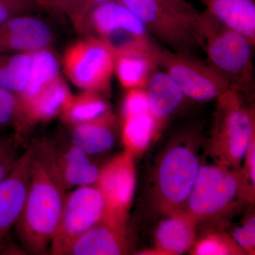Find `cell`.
Masks as SVG:
<instances>
[{
  "mask_svg": "<svg viewBox=\"0 0 255 255\" xmlns=\"http://www.w3.org/2000/svg\"><path fill=\"white\" fill-rule=\"evenodd\" d=\"M19 135H9L0 137V182L4 179L14 167L18 156Z\"/></svg>",
  "mask_w": 255,
  "mask_h": 255,
  "instance_id": "obj_27",
  "label": "cell"
},
{
  "mask_svg": "<svg viewBox=\"0 0 255 255\" xmlns=\"http://www.w3.org/2000/svg\"><path fill=\"white\" fill-rule=\"evenodd\" d=\"M157 66L162 67L186 97L198 102L217 99L231 87L229 82L210 65L193 55L157 46L153 52Z\"/></svg>",
  "mask_w": 255,
  "mask_h": 255,
  "instance_id": "obj_6",
  "label": "cell"
},
{
  "mask_svg": "<svg viewBox=\"0 0 255 255\" xmlns=\"http://www.w3.org/2000/svg\"><path fill=\"white\" fill-rule=\"evenodd\" d=\"M233 241L216 235H212L199 241L194 248V253L198 255H235L244 252ZM245 253V252H244Z\"/></svg>",
  "mask_w": 255,
  "mask_h": 255,
  "instance_id": "obj_26",
  "label": "cell"
},
{
  "mask_svg": "<svg viewBox=\"0 0 255 255\" xmlns=\"http://www.w3.org/2000/svg\"><path fill=\"white\" fill-rule=\"evenodd\" d=\"M112 0H78L77 1V9L73 22L75 26L80 29L84 19L90 11L97 6Z\"/></svg>",
  "mask_w": 255,
  "mask_h": 255,
  "instance_id": "obj_33",
  "label": "cell"
},
{
  "mask_svg": "<svg viewBox=\"0 0 255 255\" xmlns=\"http://www.w3.org/2000/svg\"><path fill=\"white\" fill-rule=\"evenodd\" d=\"M33 157L31 145L0 182V246L22 212L31 180Z\"/></svg>",
  "mask_w": 255,
  "mask_h": 255,
  "instance_id": "obj_13",
  "label": "cell"
},
{
  "mask_svg": "<svg viewBox=\"0 0 255 255\" xmlns=\"http://www.w3.org/2000/svg\"><path fill=\"white\" fill-rule=\"evenodd\" d=\"M249 189L241 170L217 163L201 165L190 194L179 212L196 223L214 219L248 196Z\"/></svg>",
  "mask_w": 255,
  "mask_h": 255,
  "instance_id": "obj_4",
  "label": "cell"
},
{
  "mask_svg": "<svg viewBox=\"0 0 255 255\" xmlns=\"http://www.w3.org/2000/svg\"><path fill=\"white\" fill-rule=\"evenodd\" d=\"M19 100L14 92L0 87V127L17 124Z\"/></svg>",
  "mask_w": 255,
  "mask_h": 255,
  "instance_id": "obj_28",
  "label": "cell"
},
{
  "mask_svg": "<svg viewBox=\"0 0 255 255\" xmlns=\"http://www.w3.org/2000/svg\"><path fill=\"white\" fill-rule=\"evenodd\" d=\"M31 70L27 86L17 95L20 102L32 100L45 87L60 78V64L51 50L45 48L32 52Z\"/></svg>",
  "mask_w": 255,
  "mask_h": 255,
  "instance_id": "obj_22",
  "label": "cell"
},
{
  "mask_svg": "<svg viewBox=\"0 0 255 255\" xmlns=\"http://www.w3.org/2000/svg\"><path fill=\"white\" fill-rule=\"evenodd\" d=\"M71 126L70 140L89 155L105 153L115 145V117L110 111L99 118Z\"/></svg>",
  "mask_w": 255,
  "mask_h": 255,
  "instance_id": "obj_18",
  "label": "cell"
},
{
  "mask_svg": "<svg viewBox=\"0 0 255 255\" xmlns=\"http://www.w3.org/2000/svg\"><path fill=\"white\" fill-rule=\"evenodd\" d=\"M245 169H241L242 173L250 189H255V142L252 141L244 159Z\"/></svg>",
  "mask_w": 255,
  "mask_h": 255,
  "instance_id": "obj_34",
  "label": "cell"
},
{
  "mask_svg": "<svg viewBox=\"0 0 255 255\" xmlns=\"http://www.w3.org/2000/svg\"><path fill=\"white\" fill-rule=\"evenodd\" d=\"M72 94L67 84L59 78L45 87L32 100L19 102V114L16 128L18 135L23 127L48 122L61 113Z\"/></svg>",
  "mask_w": 255,
  "mask_h": 255,
  "instance_id": "obj_16",
  "label": "cell"
},
{
  "mask_svg": "<svg viewBox=\"0 0 255 255\" xmlns=\"http://www.w3.org/2000/svg\"><path fill=\"white\" fill-rule=\"evenodd\" d=\"M31 1H35V2L38 3V4L41 5V6L46 7V6H45L44 1H43V0H31Z\"/></svg>",
  "mask_w": 255,
  "mask_h": 255,
  "instance_id": "obj_36",
  "label": "cell"
},
{
  "mask_svg": "<svg viewBox=\"0 0 255 255\" xmlns=\"http://www.w3.org/2000/svg\"><path fill=\"white\" fill-rule=\"evenodd\" d=\"M154 122L150 114L124 119L122 140L126 150L135 156L147 148L154 139Z\"/></svg>",
  "mask_w": 255,
  "mask_h": 255,
  "instance_id": "obj_25",
  "label": "cell"
},
{
  "mask_svg": "<svg viewBox=\"0 0 255 255\" xmlns=\"http://www.w3.org/2000/svg\"><path fill=\"white\" fill-rule=\"evenodd\" d=\"M133 155L127 150L100 169L95 185L105 204L104 219L126 223L135 190Z\"/></svg>",
  "mask_w": 255,
  "mask_h": 255,
  "instance_id": "obj_12",
  "label": "cell"
},
{
  "mask_svg": "<svg viewBox=\"0 0 255 255\" xmlns=\"http://www.w3.org/2000/svg\"><path fill=\"white\" fill-rule=\"evenodd\" d=\"M108 112V104L101 92L84 90L70 96L60 114L65 122L73 125L99 118Z\"/></svg>",
  "mask_w": 255,
  "mask_h": 255,
  "instance_id": "obj_23",
  "label": "cell"
},
{
  "mask_svg": "<svg viewBox=\"0 0 255 255\" xmlns=\"http://www.w3.org/2000/svg\"><path fill=\"white\" fill-rule=\"evenodd\" d=\"M150 114L154 122V139L184 102L185 95L165 72L155 71L147 88Z\"/></svg>",
  "mask_w": 255,
  "mask_h": 255,
  "instance_id": "obj_17",
  "label": "cell"
},
{
  "mask_svg": "<svg viewBox=\"0 0 255 255\" xmlns=\"http://www.w3.org/2000/svg\"><path fill=\"white\" fill-rule=\"evenodd\" d=\"M125 223L102 219L82 235L66 255H120L128 253Z\"/></svg>",
  "mask_w": 255,
  "mask_h": 255,
  "instance_id": "obj_15",
  "label": "cell"
},
{
  "mask_svg": "<svg viewBox=\"0 0 255 255\" xmlns=\"http://www.w3.org/2000/svg\"><path fill=\"white\" fill-rule=\"evenodd\" d=\"M148 113H150V109L146 89L128 90L122 106L123 118Z\"/></svg>",
  "mask_w": 255,
  "mask_h": 255,
  "instance_id": "obj_29",
  "label": "cell"
},
{
  "mask_svg": "<svg viewBox=\"0 0 255 255\" xmlns=\"http://www.w3.org/2000/svg\"><path fill=\"white\" fill-rule=\"evenodd\" d=\"M196 222L187 215L174 213L163 220L155 233L156 248L162 255H181L190 249L196 238Z\"/></svg>",
  "mask_w": 255,
  "mask_h": 255,
  "instance_id": "obj_20",
  "label": "cell"
},
{
  "mask_svg": "<svg viewBox=\"0 0 255 255\" xmlns=\"http://www.w3.org/2000/svg\"><path fill=\"white\" fill-rule=\"evenodd\" d=\"M80 29L90 30L113 50L152 51L156 46L142 21L117 0L106 2L90 11Z\"/></svg>",
  "mask_w": 255,
  "mask_h": 255,
  "instance_id": "obj_5",
  "label": "cell"
},
{
  "mask_svg": "<svg viewBox=\"0 0 255 255\" xmlns=\"http://www.w3.org/2000/svg\"><path fill=\"white\" fill-rule=\"evenodd\" d=\"M201 165L195 151L189 146L177 144L164 152L155 176L156 194L162 210L171 214L182 209Z\"/></svg>",
  "mask_w": 255,
  "mask_h": 255,
  "instance_id": "obj_7",
  "label": "cell"
},
{
  "mask_svg": "<svg viewBox=\"0 0 255 255\" xmlns=\"http://www.w3.org/2000/svg\"><path fill=\"white\" fill-rule=\"evenodd\" d=\"M220 22L241 33L255 46V0H200Z\"/></svg>",
  "mask_w": 255,
  "mask_h": 255,
  "instance_id": "obj_19",
  "label": "cell"
},
{
  "mask_svg": "<svg viewBox=\"0 0 255 255\" xmlns=\"http://www.w3.org/2000/svg\"><path fill=\"white\" fill-rule=\"evenodd\" d=\"M44 7L31 0H0V25L19 15L35 12Z\"/></svg>",
  "mask_w": 255,
  "mask_h": 255,
  "instance_id": "obj_31",
  "label": "cell"
},
{
  "mask_svg": "<svg viewBox=\"0 0 255 255\" xmlns=\"http://www.w3.org/2000/svg\"><path fill=\"white\" fill-rule=\"evenodd\" d=\"M153 51L125 50L116 53L114 70L124 88H147L149 79L157 67Z\"/></svg>",
  "mask_w": 255,
  "mask_h": 255,
  "instance_id": "obj_21",
  "label": "cell"
},
{
  "mask_svg": "<svg viewBox=\"0 0 255 255\" xmlns=\"http://www.w3.org/2000/svg\"><path fill=\"white\" fill-rule=\"evenodd\" d=\"M157 1L172 14L182 19L184 22L188 23L197 35L198 22H199L200 12L196 10L192 4L186 0H157Z\"/></svg>",
  "mask_w": 255,
  "mask_h": 255,
  "instance_id": "obj_30",
  "label": "cell"
},
{
  "mask_svg": "<svg viewBox=\"0 0 255 255\" xmlns=\"http://www.w3.org/2000/svg\"><path fill=\"white\" fill-rule=\"evenodd\" d=\"M65 191L33 153L27 196L15 225L28 253L43 255L50 248L59 224Z\"/></svg>",
  "mask_w": 255,
  "mask_h": 255,
  "instance_id": "obj_1",
  "label": "cell"
},
{
  "mask_svg": "<svg viewBox=\"0 0 255 255\" xmlns=\"http://www.w3.org/2000/svg\"><path fill=\"white\" fill-rule=\"evenodd\" d=\"M232 237L233 241L245 253H253L255 247V218L251 216L239 227L235 228Z\"/></svg>",
  "mask_w": 255,
  "mask_h": 255,
  "instance_id": "obj_32",
  "label": "cell"
},
{
  "mask_svg": "<svg viewBox=\"0 0 255 255\" xmlns=\"http://www.w3.org/2000/svg\"><path fill=\"white\" fill-rule=\"evenodd\" d=\"M241 92L230 87L217 98L212 130L211 151L216 163L241 170L247 152L255 139L254 110Z\"/></svg>",
  "mask_w": 255,
  "mask_h": 255,
  "instance_id": "obj_3",
  "label": "cell"
},
{
  "mask_svg": "<svg viewBox=\"0 0 255 255\" xmlns=\"http://www.w3.org/2000/svg\"><path fill=\"white\" fill-rule=\"evenodd\" d=\"M46 7L58 13L67 15L73 21L75 17L78 0H43Z\"/></svg>",
  "mask_w": 255,
  "mask_h": 255,
  "instance_id": "obj_35",
  "label": "cell"
},
{
  "mask_svg": "<svg viewBox=\"0 0 255 255\" xmlns=\"http://www.w3.org/2000/svg\"><path fill=\"white\" fill-rule=\"evenodd\" d=\"M63 65L67 76L79 88L105 92L115 68V54L105 41L90 36L66 50Z\"/></svg>",
  "mask_w": 255,
  "mask_h": 255,
  "instance_id": "obj_8",
  "label": "cell"
},
{
  "mask_svg": "<svg viewBox=\"0 0 255 255\" xmlns=\"http://www.w3.org/2000/svg\"><path fill=\"white\" fill-rule=\"evenodd\" d=\"M33 13L15 16L0 25V55L32 53L49 48L53 41V30Z\"/></svg>",
  "mask_w": 255,
  "mask_h": 255,
  "instance_id": "obj_14",
  "label": "cell"
},
{
  "mask_svg": "<svg viewBox=\"0 0 255 255\" xmlns=\"http://www.w3.org/2000/svg\"><path fill=\"white\" fill-rule=\"evenodd\" d=\"M32 146L34 155L65 190L95 185L100 169L91 156L71 140L58 145L45 140Z\"/></svg>",
  "mask_w": 255,
  "mask_h": 255,
  "instance_id": "obj_11",
  "label": "cell"
},
{
  "mask_svg": "<svg viewBox=\"0 0 255 255\" xmlns=\"http://www.w3.org/2000/svg\"><path fill=\"white\" fill-rule=\"evenodd\" d=\"M31 53L0 55V87L18 95L27 86Z\"/></svg>",
  "mask_w": 255,
  "mask_h": 255,
  "instance_id": "obj_24",
  "label": "cell"
},
{
  "mask_svg": "<svg viewBox=\"0 0 255 255\" xmlns=\"http://www.w3.org/2000/svg\"><path fill=\"white\" fill-rule=\"evenodd\" d=\"M143 23L149 33L173 52L195 56L204 45L188 23L172 14L157 0H117Z\"/></svg>",
  "mask_w": 255,
  "mask_h": 255,
  "instance_id": "obj_10",
  "label": "cell"
},
{
  "mask_svg": "<svg viewBox=\"0 0 255 255\" xmlns=\"http://www.w3.org/2000/svg\"><path fill=\"white\" fill-rule=\"evenodd\" d=\"M105 214V201L95 185L76 187L65 196L50 253L54 255H66L74 242L100 222Z\"/></svg>",
  "mask_w": 255,
  "mask_h": 255,
  "instance_id": "obj_9",
  "label": "cell"
},
{
  "mask_svg": "<svg viewBox=\"0 0 255 255\" xmlns=\"http://www.w3.org/2000/svg\"><path fill=\"white\" fill-rule=\"evenodd\" d=\"M197 34L204 43L208 63L228 80L231 87L248 95L254 82L255 46L206 9L199 15Z\"/></svg>",
  "mask_w": 255,
  "mask_h": 255,
  "instance_id": "obj_2",
  "label": "cell"
}]
</instances>
